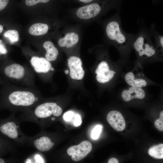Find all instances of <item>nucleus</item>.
<instances>
[{
  "mask_svg": "<svg viewBox=\"0 0 163 163\" xmlns=\"http://www.w3.org/2000/svg\"><path fill=\"white\" fill-rule=\"evenodd\" d=\"M43 47L46 51L45 55L46 59L49 61L55 60L59 52L53 43L49 41H45L43 44Z\"/></svg>",
  "mask_w": 163,
  "mask_h": 163,
  "instance_id": "17",
  "label": "nucleus"
},
{
  "mask_svg": "<svg viewBox=\"0 0 163 163\" xmlns=\"http://www.w3.org/2000/svg\"><path fill=\"white\" fill-rule=\"evenodd\" d=\"M30 63L35 71L38 73H47L51 67L50 62L43 57L33 56L31 59Z\"/></svg>",
  "mask_w": 163,
  "mask_h": 163,
  "instance_id": "12",
  "label": "nucleus"
},
{
  "mask_svg": "<svg viewBox=\"0 0 163 163\" xmlns=\"http://www.w3.org/2000/svg\"><path fill=\"white\" fill-rule=\"evenodd\" d=\"M8 99L14 105L27 106L34 104L36 98L34 94L30 92L18 91L11 93L9 96Z\"/></svg>",
  "mask_w": 163,
  "mask_h": 163,
  "instance_id": "3",
  "label": "nucleus"
},
{
  "mask_svg": "<svg viewBox=\"0 0 163 163\" xmlns=\"http://www.w3.org/2000/svg\"><path fill=\"white\" fill-rule=\"evenodd\" d=\"M79 1L85 3H88L90 2L93 0H79Z\"/></svg>",
  "mask_w": 163,
  "mask_h": 163,
  "instance_id": "30",
  "label": "nucleus"
},
{
  "mask_svg": "<svg viewBox=\"0 0 163 163\" xmlns=\"http://www.w3.org/2000/svg\"><path fill=\"white\" fill-rule=\"evenodd\" d=\"M105 31L107 38L121 53H128L131 47L130 34L123 29L119 12L116 13L107 22Z\"/></svg>",
  "mask_w": 163,
  "mask_h": 163,
  "instance_id": "1",
  "label": "nucleus"
},
{
  "mask_svg": "<svg viewBox=\"0 0 163 163\" xmlns=\"http://www.w3.org/2000/svg\"><path fill=\"white\" fill-rule=\"evenodd\" d=\"M49 27L47 24L37 23L32 25L29 28V31L33 35L40 36L46 33Z\"/></svg>",
  "mask_w": 163,
  "mask_h": 163,
  "instance_id": "18",
  "label": "nucleus"
},
{
  "mask_svg": "<svg viewBox=\"0 0 163 163\" xmlns=\"http://www.w3.org/2000/svg\"><path fill=\"white\" fill-rule=\"evenodd\" d=\"M9 0H0V11L4 9L8 3Z\"/></svg>",
  "mask_w": 163,
  "mask_h": 163,
  "instance_id": "27",
  "label": "nucleus"
},
{
  "mask_svg": "<svg viewBox=\"0 0 163 163\" xmlns=\"http://www.w3.org/2000/svg\"><path fill=\"white\" fill-rule=\"evenodd\" d=\"M148 152L149 155L155 159H163V144H160L151 147Z\"/></svg>",
  "mask_w": 163,
  "mask_h": 163,
  "instance_id": "20",
  "label": "nucleus"
},
{
  "mask_svg": "<svg viewBox=\"0 0 163 163\" xmlns=\"http://www.w3.org/2000/svg\"><path fill=\"white\" fill-rule=\"evenodd\" d=\"M35 147L41 152H47L51 149L54 145L51 140L46 136L41 137L34 141Z\"/></svg>",
  "mask_w": 163,
  "mask_h": 163,
  "instance_id": "16",
  "label": "nucleus"
},
{
  "mask_svg": "<svg viewBox=\"0 0 163 163\" xmlns=\"http://www.w3.org/2000/svg\"><path fill=\"white\" fill-rule=\"evenodd\" d=\"M74 115V113L73 111H68L64 114L63 118L66 121H69L73 119Z\"/></svg>",
  "mask_w": 163,
  "mask_h": 163,
  "instance_id": "26",
  "label": "nucleus"
},
{
  "mask_svg": "<svg viewBox=\"0 0 163 163\" xmlns=\"http://www.w3.org/2000/svg\"><path fill=\"white\" fill-rule=\"evenodd\" d=\"M102 7L98 3L90 4L79 8L77 11V17L82 19L94 18L101 13Z\"/></svg>",
  "mask_w": 163,
  "mask_h": 163,
  "instance_id": "8",
  "label": "nucleus"
},
{
  "mask_svg": "<svg viewBox=\"0 0 163 163\" xmlns=\"http://www.w3.org/2000/svg\"><path fill=\"white\" fill-rule=\"evenodd\" d=\"M108 163H118V161L116 158H113L109 159L108 161Z\"/></svg>",
  "mask_w": 163,
  "mask_h": 163,
  "instance_id": "29",
  "label": "nucleus"
},
{
  "mask_svg": "<svg viewBox=\"0 0 163 163\" xmlns=\"http://www.w3.org/2000/svg\"><path fill=\"white\" fill-rule=\"evenodd\" d=\"M3 30V26L0 25V34L1 33Z\"/></svg>",
  "mask_w": 163,
  "mask_h": 163,
  "instance_id": "31",
  "label": "nucleus"
},
{
  "mask_svg": "<svg viewBox=\"0 0 163 163\" xmlns=\"http://www.w3.org/2000/svg\"><path fill=\"white\" fill-rule=\"evenodd\" d=\"M62 110L60 107L54 102H47L38 106L34 111L35 116L39 118H45L52 114L56 117L61 115Z\"/></svg>",
  "mask_w": 163,
  "mask_h": 163,
  "instance_id": "4",
  "label": "nucleus"
},
{
  "mask_svg": "<svg viewBox=\"0 0 163 163\" xmlns=\"http://www.w3.org/2000/svg\"><path fill=\"white\" fill-rule=\"evenodd\" d=\"M5 162V161L2 158H0V163H4Z\"/></svg>",
  "mask_w": 163,
  "mask_h": 163,
  "instance_id": "32",
  "label": "nucleus"
},
{
  "mask_svg": "<svg viewBox=\"0 0 163 163\" xmlns=\"http://www.w3.org/2000/svg\"><path fill=\"white\" fill-rule=\"evenodd\" d=\"M65 73L66 74H68L69 73V71L67 70H66L65 71Z\"/></svg>",
  "mask_w": 163,
  "mask_h": 163,
  "instance_id": "33",
  "label": "nucleus"
},
{
  "mask_svg": "<svg viewBox=\"0 0 163 163\" xmlns=\"http://www.w3.org/2000/svg\"><path fill=\"white\" fill-rule=\"evenodd\" d=\"M150 33L154 39L155 45L158 49L162 52L163 48V36L157 31L154 25H152L150 27Z\"/></svg>",
  "mask_w": 163,
  "mask_h": 163,
  "instance_id": "19",
  "label": "nucleus"
},
{
  "mask_svg": "<svg viewBox=\"0 0 163 163\" xmlns=\"http://www.w3.org/2000/svg\"><path fill=\"white\" fill-rule=\"evenodd\" d=\"M102 126L100 125H98L95 126L92 130L91 136L93 139H96L98 138L101 132Z\"/></svg>",
  "mask_w": 163,
  "mask_h": 163,
  "instance_id": "22",
  "label": "nucleus"
},
{
  "mask_svg": "<svg viewBox=\"0 0 163 163\" xmlns=\"http://www.w3.org/2000/svg\"><path fill=\"white\" fill-rule=\"evenodd\" d=\"M4 72L9 77L20 79L24 75V69L21 65L18 64H13L5 67L4 69Z\"/></svg>",
  "mask_w": 163,
  "mask_h": 163,
  "instance_id": "13",
  "label": "nucleus"
},
{
  "mask_svg": "<svg viewBox=\"0 0 163 163\" xmlns=\"http://www.w3.org/2000/svg\"><path fill=\"white\" fill-rule=\"evenodd\" d=\"M145 95V91L142 88L131 86L124 90L121 97L123 100L128 102L134 98L142 99Z\"/></svg>",
  "mask_w": 163,
  "mask_h": 163,
  "instance_id": "11",
  "label": "nucleus"
},
{
  "mask_svg": "<svg viewBox=\"0 0 163 163\" xmlns=\"http://www.w3.org/2000/svg\"><path fill=\"white\" fill-rule=\"evenodd\" d=\"M107 120L110 126L118 131L123 130L126 127V123L122 114L117 110L110 112L107 115Z\"/></svg>",
  "mask_w": 163,
  "mask_h": 163,
  "instance_id": "9",
  "label": "nucleus"
},
{
  "mask_svg": "<svg viewBox=\"0 0 163 163\" xmlns=\"http://www.w3.org/2000/svg\"><path fill=\"white\" fill-rule=\"evenodd\" d=\"M67 60L71 78L77 80L82 79L84 76L85 72L82 67V62L80 58L76 56H72Z\"/></svg>",
  "mask_w": 163,
  "mask_h": 163,
  "instance_id": "7",
  "label": "nucleus"
},
{
  "mask_svg": "<svg viewBox=\"0 0 163 163\" xmlns=\"http://www.w3.org/2000/svg\"><path fill=\"white\" fill-rule=\"evenodd\" d=\"M7 51L5 47L2 44L0 43V55L5 54Z\"/></svg>",
  "mask_w": 163,
  "mask_h": 163,
  "instance_id": "28",
  "label": "nucleus"
},
{
  "mask_svg": "<svg viewBox=\"0 0 163 163\" xmlns=\"http://www.w3.org/2000/svg\"><path fill=\"white\" fill-rule=\"evenodd\" d=\"M130 36L131 47L139 58H154L162 53L152 41L150 33L145 29H141L135 34H130Z\"/></svg>",
  "mask_w": 163,
  "mask_h": 163,
  "instance_id": "2",
  "label": "nucleus"
},
{
  "mask_svg": "<svg viewBox=\"0 0 163 163\" xmlns=\"http://www.w3.org/2000/svg\"><path fill=\"white\" fill-rule=\"evenodd\" d=\"M159 118L156 120L154 122L155 127L160 131H163V111L160 113Z\"/></svg>",
  "mask_w": 163,
  "mask_h": 163,
  "instance_id": "23",
  "label": "nucleus"
},
{
  "mask_svg": "<svg viewBox=\"0 0 163 163\" xmlns=\"http://www.w3.org/2000/svg\"><path fill=\"white\" fill-rule=\"evenodd\" d=\"M73 118V124L74 126L78 127L81 125L82 120L81 117L79 114H75Z\"/></svg>",
  "mask_w": 163,
  "mask_h": 163,
  "instance_id": "25",
  "label": "nucleus"
},
{
  "mask_svg": "<svg viewBox=\"0 0 163 163\" xmlns=\"http://www.w3.org/2000/svg\"><path fill=\"white\" fill-rule=\"evenodd\" d=\"M137 74L133 71L127 72L125 75V79L126 83L130 86L143 88L147 84L146 80L143 77L144 74Z\"/></svg>",
  "mask_w": 163,
  "mask_h": 163,
  "instance_id": "10",
  "label": "nucleus"
},
{
  "mask_svg": "<svg viewBox=\"0 0 163 163\" xmlns=\"http://www.w3.org/2000/svg\"><path fill=\"white\" fill-rule=\"evenodd\" d=\"M16 124L13 122H9L2 125L1 132L10 138L15 139L18 137V132Z\"/></svg>",
  "mask_w": 163,
  "mask_h": 163,
  "instance_id": "15",
  "label": "nucleus"
},
{
  "mask_svg": "<svg viewBox=\"0 0 163 163\" xmlns=\"http://www.w3.org/2000/svg\"><path fill=\"white\" fill-rule=\"evenodd\" d=\"M92 149L91 143L88 141L85 140L78 145L69 147L67 150V152L69 155L71 156L72 160L78 161L85 157Z\"/></svg>",
  "mask_w": 163,
  "mask_h": 163,
  "instance_id": "5",
  "label": "nucleus"
},
{
  "mask_svg": "<svg viewBox=\"0 0 163 163\" xmlns=\"http://www.w3.org/2000/svg\"><path fill=\"white\" fill-rule=\"evenodd\" d=\"M50 0H25V4L28 6H32L39 3H46Z\"/></svg>",
  "mask_w": 163,
  "mask_h": 163,
  "instance_id": "24",
  "label": "nucleus"
},
{
  "mask_svg": "<svg viewBox=\"0 0 163 163\" xmlns=\"http://www.w3.org/2000/svg\"><path fill=\"white\" fill-rule=\"evenodd\" d=\"M4 36L8 39L11 44L17 42L19 40V34L17 31L14 30H9L6 31Z\"/></svg>",
  "mask_w": 163,
  "mask_h": 163,
  "instance_id": "21",
  "label": "nucleus"
},
{
  "mask_svg": "<svg viewBox=\"0 0 163 163\" xmlns=\"http://www.w3.org/2000/svg\"></svg>",
  "mask_w": 163,
  "mask_h": 163,
  "instance_id": "36",
  "label": "nucleus"
},
{
  "mask_svg": "<svg viewBox=\"0 0 163 163\" xmlns=\"http://www.w3.org/2000/svg\"><path fill=\"white\" fill-rule=\"evenodd\" d=\"M50 70L51 71H53L54 70V69L53 67H51L50 68Z\"/></svg>",
  "mask_w": 163,
  "mask_h": 163,
  "instance_id": "34",
  "label": "nucleus"
},
{
  "mask_svg": "<svg viewBox=\"0 0 163 163\" xmlns=\"http://www.w3.org/2000/svg\"><path fill=\"white\" fill-rule=\"evenodd\" d=\"M78 40L79 36L77 34L74 32L69 33L66 34L64 37L59 40L58 44L60 47L66 46L69 48L76 44Z\"/></svg>",
  "mask_w": 163,
  "mask_h": 163,
  "instance_id": "14",
  "label": "nucleus"
},
{
  "mask_svg": "<svg viewBox=\"0 0 163 163\" xmlns=\"http://www.w3.org/2000/svg\"><path fill=\"white\" fill-rule=\"evenodd\" d=\"M96 79L100 83H107L114 77L116 72L110 68L108 63L105 61H102L98 64L95 71Z\"/></svg>",
  "mask_w": 163,
  "mask_h": 163,
  "instance_id": "6",
  "label": "nucleus"
},
{
  "mask_svg": "<svg viewBox=\"0 0 163 163\" xmlns=\"http://www.w3.org/2000/svg\"><path fill=\"white\" fill-rule=\"evenodd\" d=\"M52 120H54L55 119V118L54 117H53V118H52Z\"/></svg>",
  "mask_w": 163,
  "mask_h": 163,
  "instance_id": "35",
  "label": "nucleus"
}]
</instances>
